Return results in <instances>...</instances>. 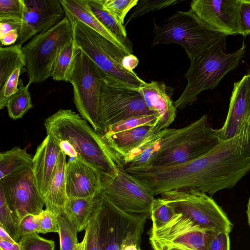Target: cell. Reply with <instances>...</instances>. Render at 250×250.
<instances>
[{
	"mask_svg": "<svg viewBox=\"0 0 250 250\" xmlns=\"http://www.w3.org/2000/svg\"><path fill=\"white\" fill-rule=\"evenodd\" d=\"M181 0H141L139 1L132 13L128 19V22L131 19L140 17L147 13L155 11L174 5L181 2Z\"/></svg>",
	"mask_w": 250,
	"mask_h": 250,
	"instance_id": "obj_35",
	"label": "cell"
},
{
	"mask_svg": "<svg viewBox=\"0 0 250 250\" xmlns=\"http://www.w3.org/2000/svg\"><path fill=\"white\" fill-rule=\"evenodd\" d=\"M35 232L39 233V223L37 215H28L20 222L19 233L20 236L30 234Z\"/></svg>",
	"mask_w": 250,
	"mask_h": 250,
	"instance_id": "obj_43",
	"label": "cell"
},
{
	"mask_svg": "<svg viewBox=\"0 0 250 250\" xmlns=\"http://www.w3.org/2000/svg\"><path fill=\"white\" fill-rule=\"evenodd\" d=\"M227 36L223 35L214 45L191 61L189 68L185 75L187 85L173 103L176 109L182 110L192 104L202 91L217 87L226 74L238 66L244 56L246 45L243 44L237 51L227 53Z\"/></svg>",
	"mask_w": 250,
	"mask_h": 250,
	"instance_id": "obj_4",
	"label": "cell"
},
{
	"mask_svg": "<svg viewBox=\"0 0 250 250\" xmlns=\"http://www.w3.org/2000/svg\"><path fill=\"white\" fill-rule=\"evenodd\" d=\"M138 2V0H102L104 8L122 24L127 13Z\"/></svg>",
	"mask_w": 250,
	"mask_h": 250,
	"instance_id": "obj_34",
	"label": "cell"
},
{
	"mask_svg": "<svg viewBox=\"0 0 250 250\" xmlns=\"http://www.w3.org/2000/svg\"><path fill=\"white\" fill-rule=\"evenodd\" d=\"M22 0H0V19L21 20Z\"/></svg>",
	"mask_w": 250,
	"mask_h": 250,
	"instance_id": "obj_39",
	"label": "cell"
},
{
	"mask_svg": "<svg viewBox=\"0 0 250 250\" xmlns=\"http://www.w3.org/2000/svg\"><path fill=\"white\" fill-rule=\"evenodd\" d=\"M102 192L117 208L130 214L150 216L155 200L152 191L122 167L101 177Z\"/></svg>",
	"mask_w": 250,
	"mask_h": 250,
	"instance_id": "obj_11",
	"label": "cell"
},
{
	"mask_svg": "<svg viewBox=\"0 0 250 250\" xmlns=\"http://www.w3.org/2000/svg\"><path fill=\"white\" fill-rule=\"evenodd\" d=\"M249 124L250 126V118L249 120Z\"/></svg>",
	"mask_w": 250,
	"mask_h": 250,
	"instance_id": "obj_52",
	"label": "cell"
},
{
	"mask_svg": "<svg viewBox=\"0 0 250 250\" xmlns=\"http://www.w3.org/2000/svg\"><path fill=\"white\" fill-rule=\"evenodd\" d=\"M37 216L39 223V233L43 234L50 232L58 233V216L45 209L42 210Z\"/></svg>",
	"mask_w": 250,
	"mask_h": 250,
	"instance_id": "obj_41",
	"label": "cell"
},
{
	"mask_svg": "<svg viewBox=\"0 0 250 250\" xmlns=\"http://www.w3.org/2000/svg\"><path fill=\"white\" fill-rule=\"evenodd\" d=\"M87 1L91 13L101 24L128 47L132 49V43L127 38L125 26L104 8L102 0Z\"/></svg>",
	"mask_w": 250,
	"mask_h": 250,
	"instance_id": "obj_25",
	"label": "cell"
},
{
	"mask_svg": "<svg viewBox=\"0 0 250 250\" xmlns=\"http://www.w3.org/2000/svg\"><path fill=\"white\" fill-rule=\"evenodd\" d=\"M0 189L19 225L25 216L37 215L43 210L44 203L32 167L22 168L0 179Z\"/></svg>",
	"mask_w": 250,
	"mask_h": 250,
	"instance_id": "obj_12",
	"label": "cell"
},
{
	"mask_svg": "<svg viewBox=\"0 0 250 250\" xmlns=\"http://www.w3.org/2000/svg\"><path fill=\"white\" fill-rule=\"evenodd\" d=\"M44 125L47 134H52L59 142L68 141L77 152V158L95 168L101 177L117 167L102 135L73 110L60 109L46 118Z\"/></svg>",
	"mask_w": 250,
	"mask_h": 250,
	"instance_id": "obj_3",
	"label": "cell"
},
{
	"mask_svg": "<svg viewBox=\"0 0 250 250\" xmlns=\"http://www.w3.org/2000/svg\"><path fill=\"white\" fill-rule=\"evenodd\" d=\"M175 212L162 198L155 199L151 206L150 217L152 221L151 229H156L168 223Z\"/></svg>",
	"mask_w": 250,
	"mask_h": 250,
	"instance_id": "obj_32",
	"label": "cell"
},
{
	"mask_svg": "<svg viewBox=\"0 0 250 250\" xmlns=\"http://www.w3.org/2000/svg\"><path fill=\"white\" fill-rule=\"evenodd\" d=\"M60 250H73L78 244L76 226L63 211L58 217Z\"/></svg>",
	"mask_w": 250,
	"mask_h": 250,
	"instance_id": "obj_30",
	"label": "cell"
},
{
	"mask_svg": "<svg viewBox=\"0 0 250 250\" xmlns=\"http://www.w3.org/2000/svg\"><path fill=\"white\" fill-rule=\"evenodd\" d=\"M154 113H156L147 107L139 89L105 73L100 96L101 135L104 134L109 126L121 121Z\"/></svg>",
	"mask_w": 250,
	"mask_h": 250,
	"instance_id": "obj_9",
	"label": "cell"
},
{
	"mask_svg": "<svg viewBox=\"0 0 250 250\" xmlns=\"http://www.w3.org/2000/svg\"><path fill=\"white\" fill-rule=\"evenodd\" d=\"M76 45L73 39L60 50L51 70V77L57 81L68 82V74L75 55Z\"/></svg>",
	"mask_w": 250,
	"mask_h": 250,
	"instance_id": "obj_29",
	"label": "cell"
},
{
	"mask_svg": "<svg viewBox=\"0 0 250 250\" xmlns=\"http://www.w3.org/2000/svg\"><path fill=\"white\" fill-rule=\"evenodd\" d=\"M59 143L52 134H47L33 156L32 168L42 199L47 192L61 151Z\"/></svg>",
	"mask_w": 250,
	"mask_h": 250,
	"instance_id": "obj_20",
	"label": "cell"
},
{
	"mask_svg": "<svg viewBox=\"0 0 250 250\" xmlns=\"http://www.w3.org/2000/svg\"><path fill=\"white\" fill-rule=\"evenodd\" d=\"M87 231L85 230L84 235L82 241L77 244L73 250H85L87 241Z\"/></svg>",
	"mask_w": 250,
	"mask_h": 250,
	"instance_id": "obj_50",
	"label": "cell"
},
{
	"mask_svg": "<svg viewBox=\"0 0 250 250\" xmlns=\"http://www.w3.org/2000/svg\"><path fill=\"white\" fill-rule=\"evenodd\" d=\"M105 74L76 45L75 55L68 74V82L73 87V102L81 117L100 134V96Z\"/></svg>",
	"mask_w": 250,
	"mask_h": 250,
	"instance_id": "obj_7",
	"label": "cell"
},
{
	"mask_svg": "<svg viewBox=\"0 0 250 250\" xmlns=\"http://www.w3.org/2000/svg\"><path fill=\"white\" fill-rule=\"evenodd\" d=\"M0 226L2 227L12 239L18 242L21 237L19 233V225L9 208L2 191L0 189Z\"/></svg>",
	"mask_w": 250,
	"mask_h": 250,
	"instance_id": "obj_33",
	"label": "cell"
},
{
	"mask_svg": "<svg viewBox=\"0 0 250 250\" xmlns=\"http://www.w3.org/2000/svg\"><path fill=\"white\" fill-rule=\"evenodd\" d=\"M221 141L219 129L212 128L204 115L182 128L153 133L139 157L146 167L179 165L204 155Z\"/></svg>",
	"mask_w": 250,
	"mask_h": 250,
	"instance_id": "obj_2",
	"label": "cell"
},
{
	"mask_svg": "<svg viewBox=\"0 0 250 250\" xmlns=\"http://www.w3.org/2000/svg\"><path fill=\"white\" fill-rule=\"evenodd\" d=\"M68 19L75 44L104 72L137 89L146 83L135 72H129L123 67L124 59L129 54L82 21Z\"/></svg>",
	"mask_w": 250,
	"mask_h": 250,
	"instance_id": "obj_6",
	"label": "cell"
},
{
	"mask_svg": "<svg viewBox=\"0 0 250 250\" xmlns=\"http://www.w3.org/2000/svg\"><path fill=\"white\" fill-rule=\"evenodd\" d=\"M240 0H193L190 9L203 22L220 33L240 34L239 10Z\"/></svg>",
	"mask_w": 250,
	"mask_h": 250,
	"instance_id": "obj_16",
	"label": "cell"
},
{
	"mask_svg": "<svg viewBox=\"0 0 250 250\" xmlns=\"http://www.w3.org/2000/svg\"><path fill=\"white\" fill-rule=\"evenodd\" d=\"M67 18L78 20L129 54H133L130 48L104 27L91 13L87 0H60Z\"/></svg>",
	"mask_w": 250,
	"mask_h": 250,
	"instance_id": "obj_22",
	"label": "cell"
},
{
	"mask_svg": "<svg viewBox=\"0 0 250 250\" xmlns=\"http://www.w3.org/2000/svg\"><path fill=\"white\" fill-rule=\"evenodd\" d=\"M247 214L248 216V223L250 227V197L249 198L247 205Z\"/></svg>",
	"mask_w": 250,
	"mask_h": 250,
	"instance_id": "obj_51",
	"label": "cell"
},
{
	"mask_svg": "<svg viewBox=\"0 0 250 250\" xmlns=\"http://www.w3.org/2000/svg\"><path fill=\"white\" fill-rule=\"evenodd\" d=\"M22 47L16 44L0 48V90L19 66H25Z\"/></svg>",
	"mask_w": 250,
	"mask_h": 250,
	"instance_id": "obj_27",
	"label": "cell"
},
{
	"mask_svg": "<svg viewBox=\"0 0 250 250\" xmlns=\"http://www.w3.org/2000/svg\"><path fill=\"white\" fill-rule=\"evenodd\" d=\"M161 198L175 213H180L208 230L229 233L232 224L215 201L203 192L193 189L170 190Z\"/></svg>",
	"mask_w": 250,
	"mask_h": 250,
	"instance_id": "obj_10",
	"label": "cell"
},
{
	"mask_svg": "<svg viewBox=\"0 0 250 250\" xmlns=\"http://www.w3.org/2000/svg\"><path fill=\"white\" fill-rule=\"evenodd\" d=\"M66 155L61 150L47 192L43 198L45 210L58 216L68 198L66 190Z\"/></svg>",
	"mask_w": 250,
	"mask_h": 250,
	"instance_id": "obj_23",
	"label": "cell"
},
{
	"mask_svg": "<svg viewBox=\"0 0 250 250\" xmlns=\"http://www.w3.org/2000/svg\"><path fill=\"white\" fill-rule=\"evenodd\" d=\"M0 239L9 243H16L9 234L1 226H0Z\"/></svg>",
	"mask_w": 250,
	"mask_h": 250,
	"instance_id": "obj_49",
	"label": "cell"
},
{
	"mask_svg": "<svg viewBox=\"0 0 250 250\" xmlns=\"http://www.w3.org/2000/svg\"><path fill=\"white\" fill-rule=\"evenodd\" d=\"M206 250H230L229 233L224 231H209Z\"/></svg>",
	"mask_w": 250,
	"mask_h": 250,
	"instance_id": "obj_40",
	"label": "cell"
},
{
	"mask_svg": "<svg viewBox=\"0 0 250 250\" xmlns=\"http://www.w3.org/2000/svg\"><path fill=\"white\" fill-rule=\"evenodd\" d=\"M139 91L148 108L160 116L155 131L167 128L176 117V109L171 99L174 89L166 86L163 82L152 81L146 83Z\"/></svg>",
	"mask_w": 250,
	"mask_h": 250,
	"instance_id": "obj_19",
	"label": "cell"
},
{
	"mask_svg": "<svg viewBox=\"0 0 250 250\" xmlns=\"http://www.w3.org/2000/svg\"><path fill=\"white\" fill-rule=\"evenodd\" d=\"M250 118V74L235 82L230 99L228 113L221 128L219 129L221 141L235 136Z\"/></svg>",
	"mask_w": 250,
	"mask_h": 250,
	"instance_id": "obj_17",
	"label": "cell"
},
{
	"mask_svg": "<svg viewBox=\"0 0 250 250\" xmlns=\"http://www.w3.org/2000/svg\"><path fill=\"white\" fill-rule=\"evenodd\" d=\"M22 3L17 45L22 46L37 34L47 31L64 17L60 0H22Z\"/></svg>",
	"mask_w": 250,
	"mask_h": 250,
	"instance_id": "obj_15",
	"label": "cell"
},
{
	"mask_svg": "<svg viewBox=\"0 0 250 250\" xmlns=\"http://www.w3.org/2000/svg\"><path fill=\"white\" fill-rule=\"evenodd\" d=\"M160 116L157 113L145 114L133 116L121 121L108 127L104 133H115L123 131L141 126L156 125Z\"/></svg>",
	"mask_w": 250,
	"mask_h": 250,
	"instance_id": "obj_31",
	"label": "cell"
},
{
	"mask_svg": "<svg viewBox=\"0 0 250 250\" xmlns=\"http://www.w3.org/2000/svg\"><path fill=\"white\" fill-rule=\"evenodd\" d=\"M209 231L175 213L166 225L151 229L149 241L153 250H206Z\"/></svg>",
	"mask_w": 250,
	"mask_h": 250,
	"instance_id": "obj_13",
	"label": "cell"
},
{
	"mask_svg": "<svg viewBox=\"0 0 250 250\" xmlns=\"http://www.w3.org/2000/svg\"><path fill=\"white\" fill-rule=\"evenodd\" d=\"M73 39L71 24L65 16L50 29L33 37L22 47L28 83H42L51 77L60 50Z\"/></svg>",
	"mask_w": 250,
	"mask_h": 250,
	"instance_id": "obj_8",
	"label": "cell"
},
{
	"mask_svg": "<svg viewBox=\"0 0 250 250\" xmlns=\"http://www.w3.org/2000/svg\"><path fill=\"white\" fill-rule=\"evenodd\" d=\"M138 58L133 54H128L124 59L123 65L129 72H134L133 70L138 64Z\"/></svg>",
	"mask_w": 250,
	"mask_h": 250,
	"instance_id": "obj_47",
	"label": "cell"
},
{
	"mask_svg": "<svg viewBox=\"0 0 250 250\" xmlns=\"http://www.w3.org/2000/svg\"><path fill=\"white\" fill-rule=\"evenodd\" d=\"M0 250H21L18 242L11 243L0 239Z\"/></svg>",
	"mask_w": 250,
	"mask_h": 250,
	"instance_id": "obj_48",
	"label": "cell"
},
{
	"mask_svg": "<svg viewBox=\"0 0 250 250\" xmlns=\"http://www.w3.org/2000/svg\"><path fill=\"white\" fill-rule=\"evenodd\" d=\"M32 155L26 148L15 146L0 153V179L22 168L33 166Z\"/></svg>",
	"mask_w": 250,
	"mask_h": 250,
	"instance_id": "obj_26",
	"label": "cell"
},
{
	"mask_svg": "<svg viewBox=\"0 0 250 250\" xmlns=\"http://www.w3.org/2000/svg\"><path fill=\"white\" fill-rule=\"evenodd\" d=\"M30 84L24 86L22 80L19 82L17 91L9 99L6 107L9 116L13 120L21 118L30 109L33 107L31 97L29 91Z\"/></svg>",
	"mask_w": 250,
	"mask_h": 250,
	"instance_id": "obj_28",
	"label": "cell"
},
{
	"mask_svg": "<svg viewBox=\"0 0 250 250\" xmlns=\"http://www.w3.org/2000/svg\"><path fill=\"white\" fill-rule=\"evenodd\" d=\"M21 250H55V242L41 237L37 232L23 236L18 242Z\"/></svg>",
	"mask_w": 250,
	"mask_h": 250,
	"instance_id": "obj_36",
	"label": "cell"
},
{
	"mask_svg": "<svg viewBox=\"0 0 250 250\" xmlns=\"http://www.w3.org/2000/svg\"><path fill=\"white\" fill-rule=\"evenodd\" d=\"M153 25L152 46L180 44L190 61L201 56L224 35L201 21L190 9L177 11L161 26L153 21Z\"/></svg>",
	"mask_w": 250,
	"mask_h": 250,
	"instance_id": "obj_5",
	"label": "cell"
},
{
	"mask_svg": "<svg viewBox=\"0 0 250 250\" xmlns=\"http://www.w3.org/2000/svg\"><path fill=\"white\" fill-rule=\"evenodd\" d=\"M65 179L68 199L92 197L102 190L99 172L78 158H72L67 163Z\"/></svg>",
	"mask_w": 250,
	"mask_h": 250,
	"instance_id": "obj_18",
	"label": "cell"
},
{
	"mask_svg": "<svg viewBox=\"0 0 250 250\" xmlns=\"http://www.w3.org/2000/svg\"><path fill=\"white\" fill-rule=\"evenodd\" d=\"M240 35L250 34V0H240L239 10Z\"/></svg>",
	"mask_w": 250,
	"mask_h": 250,
	"instance_id": "obj_42",
	"label": "cell"
},
{
	"mask_svg": "<svg viewBox=\"0 0 250 250\" xmlns=\"http://www.w3.org/2000/svg\"><path fill=\"white\" fill-rule=\"evenodd\" d=\"M156 126L155 125L141 126L118 132H107L102 135L118 167H124V160L156 132Z\"/></svg>",
	"mask_w": 250,
	"mask_h": 250,
	"instance_id": "obj_21",
	"label": "cell"
},
{
	"mask_svg": "<svg viewBox=\"0 0 250 250\" xmlns=\"http://www.w3.org/2000/svg\"><path fill=\"white\" fill-rule=\"evenodd\" d=\"M19 38V31L13 30L0 36L2 45L7 46L16 43Z\"/></svg>",
	"mask_w": 250,
	"mask_h": 250,
	"instance_id": "obj_46",
	"label": "cell"
},
{
	"mask_svg": "<svg viewBox=\"0 0 250 250\" xmlns=\"http://www.w3.org/2000/svg\"><path fill=\"white\" fill-rule=\"evenodd\" d=\"M59 146L61 150L71 158L78 157V154L72 145L67 140L60 141Z\"/></svg>",
	"mask_w": 250,
	"mask_h": 250,
	"instance_id": "obj_45",
	"label": "cell"
},
{
	"mask_svg": "<svg viewBox=\"0 0 250 250\" xmlns=\"http://www.w3.org/2000/svg\"><path fill=\"white\" fill-rule=\"evenodd\" d=\"M22 65L17 67L7 80L5 85L0 90V109H2L10 98L18 90L19 79Z\"/></svg>",
	"mask_w": 250,
	"mask_h": 250,
	"instance_id": "obj_38",
	"label": "cell"
},
{
	"mask_svg": "<svg viewBox=\"0 0 250 250\" xmlns=\"http://www.w3.org/2000/svg\"><path fill=\"white\" fill-rule=\"evenodd\" d=\"M21 21L12 19H0V36L13 30H18L19 33Z\"/></svg>",
	"mask_w": 250,
	"mask_h": 250,
	"instance_id": "obj_44",
	"label": "cell"
},
{
	"mask_svg": "<svg viewBox=\"0 0 250 250\" xmlns=\"http://www.w3.org/2000/svg\"><path fill=\"white\" fill-rule=\"evenodd\" d=\"M101 206V201L100 207L93 214L85 229L87 231L85 250H101L99 237Z\"/></svg>",
	"mask_w": 250,
	"mask_h": 250,
	"instance_id": "obj_37",
	"label": "cell"
},
{
	"mask_svg": "<svg viewBox=\"0 0 250 250\" xmlns=\"http://www.w3.org/2000/svg\"><path fill=\"white\" fill-rule=\"evenodd\" d=\"M101 193V191L92 197L68 199L66 202L63 212L76 226L78 232L85 230L93 214L100 207Z\"/></svg>",
	"mask_w": 250,
	"mask_h": 250,
	"instance_id": "obj_24",
	"label": "cell"
},
{
	"mask_svg": "<svg viewBox=\"0 0 250 250\" xmlns=\"http://www.w3.org/2000/svg\"><path fill=\"white\" fill-rule=\"evenodd\" d=\"M147 214H134L117 208L102 193L99 223L101 250H121L129 232Z\"/></svg>",
	"mask_w": 250,
	"mask_h": 250,
	"instance_id": "obj_14",
	"label": "cell"
},
{
	"mask_svg": "<svg viewBox=\"0 0 250 250\" xmlns=\"http://www.w3.org/2000/svg\"><path fill=\"white\" fill-rule=\"evenodd\" d=\"M250 172V126L245 124L234 137L222 141L204 155L176 167L184 188L213 195L231 189Z\"/></svg>",
	"mask_w": 250,
	"mask_h": 250,
	"instance_id": "obj_1",
	"label": "cell"
}]
</instances>
